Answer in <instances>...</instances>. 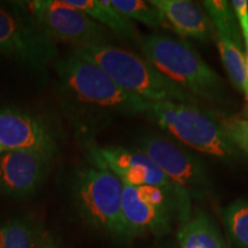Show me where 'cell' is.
I'll return each instance as SVG.
<instances>
[{
  "label": "cell",
  "mask_w": 248,
  "mask_h": 248,
  "mask_svg": "<svg viewBox=\"0 0 248 248\" xmlns=\"http://www.w3.org/2000/svg\"><path fill=\"white\" fill-rule=\"evenodd\" d=\"M53 67L62 109L85 144L111 120L146 115L150 109V101L125 92L97 64L74 52L58 59Z\"/></svg>",
  "instance_id": "obj_1"
},
{
  "label": "cell",
  "mask_w": 248,
  "mask_h": 248,
  "mask_svg": "<svg viewBox=\"0 0 248 248\" xmlns=\"http://www.w3.org/2000/svg\"><path fill=\"white\" fill-rule=\"evenodd\" d=\"M142 58L170 82L195 98L215 104H228L222 77L184 39L153 33L140 37Z\"/></svg>",
  "instance_id": "obj_2"
},
{
  "label": "cell",
  "mask_w": 248,
  "mask_h": 248,
  "mask_svg": "<svg viewBox=\"0 0 248 248\" xmlns=\"http://www.w3.org/2000/svg\"><path fill=\"white\" fill-rule=\"evenodd\" d=\"M74 53L93 62L121 89L150 102L195 104L197 98L173 84L139 55L109 44L83 46Z\"/></svg>",
  "instance_id": "obj_3"
},
{
  "label": "cell",
  "mask_w": 248,
  "mask_h": 248,
  "mask_svg": "<svg viewBox=\"0 0 248 248\" xmlns=\"http://www.w3.org/2000/svg\"><path fill=\"white\" fill-rule=\"evenodd\" d=\"M150 116L163 131L182 144L216 157L226 163L243 159V153L232 144L218 117L193 104L151 102Z\"/></svg>",
  "instance_id": "obj_4"
},
{
  "label": "cell",
  "mask_w": 248,
  "mask_h": 248,
  "mask_svg": "<svg viewBox=\"0 0 248 248\" xmlns=\"http://www.w3.org/2000/svg\"><path fill=\"white\" fill-rule=\"evenodd\" d=\"M73 198L82 221L117 239H129L122 216L123 183L114 173L95 167L77 170Z\"/></svg>",
  "instance_id": "obj_5"
},
{
  "label": "cell",
  "mask_w": 248,
  "mask_h": 248,
  "mask_svg": "<svg viewBox=\"0 0 248 248\" xmlns=\"http://www.w3.org/2000/svg\"><path fill=\"white\" fill-rule=\"evenodd\" d=\"M139 146L171 182L179 217L184 223L191 216V200L202 197L210 185L206 166L183 145L164 136L145 135Z\"/></svg>",
  "instance_id": "obj_6"
},
{
  "label": "cell",
  "mask_w": 248,
  "mask_h": 248,
  "mask_svg": "<svg viewBox=\"0 0 248 248\" xmlns=\"http://www.w3.org/2000/svg\"><path fill=\"white\" fill-rule=\"evenodd\" d=\"M0 55L42 76L58 60L57 44L39 29L23 2H0Z\"/></svg>",
  "instance_id": "obj_7"
},
{
  "label": "cell",
  "mask_w": 248,
  "mask_h": 248,
  "mask_svg": "<svg viewBox=\"0 0 248 248\" xmlns=\"http://www.w3.org/2000/svg\"><path fill=\"white\" fill-rule=\"evenodd\" d=\"M31 17L52 42L76 47L107 44V30L64 0L24 1Z\"/></svg>",
  "instance_id": "obj_8"
},
{
  "label": "cell",
  "mask_w": 248,
  "mask_h": 248,
  "mask_svg": "<svg viewBox=\"0 0 248 248\" xmlns=\"http://www.w3.org/2000/svg\"><path fill=\"white\" fill-rule=\"evenodd\" d=\"M175 194L157 186L123 184L122 216L128 238L144 233L162 235L170 230Z\"/></svg>",
  "instance_id": "obj_9"
},
{
  "label": "cell",
  "mask_w": 248,
  "mask_h": 248,
  "mask_svg": "<svg viewBox=\"0 0 248 248\" xmlns=\"http://www.w3.org/2000/svg\"><path fill=\"white\" fill-rule=\"evenodd\" d=\"M85 145L93 166L114 173L124 185L157 186L175 194L171 182L142 151L121 146H98L94 141Z\"/></svg>",
  "instance_id": "obj_10"
},
{
  "label": "cell",
  "mask_w": 248,
  "mask_h": 248,
  "mask_svg": "<svg viewBox=\"0 0 248 248\" xmlns=\"http://www.w3.org/2000/svg\"><path fill=\"white\" fill-rule=\"evenodd\" d=\"M202 6L215 29V40L223 66L232 85L243 93L246 99L248 113V78L245 64V45L233 7L231 2L226 0H204Z\"/></svg>",
  "instance_id": "obj_11"
},
{
  "label": "cell",
  "mask_w": 248,
  "mask_h": 248,
  "mask_svg": "<svg viewBox=\"0 0 248 248\" xmlns=\"http://www.w3.org/2000/svg\"><path fill=\"white\" fill-rule=\"evenodd\" d=\"M0 145L5 151H32L54 157L59 136L43 117L13 107H0Z\"/></svg>",
  "instance_id": "obj_12"
},
{
  "label": "cell",
  "mask_w": 248,
  "mask_h": 248,
  "mask_svg": "<svg viewBox=\"0 0 248 248\" xmlns=\"http://www.w3.org/2000/svg\"><path fill=\"white\" fill-rule=\"evenodd\" d=\"M52 160L49 155L32 151H5L0 155V191L15 199L35 194Z\"/></svg>",
  "instance_id": "obj_13"
},
{
  "label": "cell",
  "mask_w": 248,
  "mask_h": 248,
  "mask_svg": "<svg viewBox=\"0 0 248 248\" xmlns=\"http://www.w3.org/2000/svg\"><path fill=\"white\" fill-rule=\"evenodd\" d=\"M160 12L164 28L173 30L183 38L200 43L215 39V29L208 14L202 7L188 0H151Z\"/></svg>",
  "instance_id": "obj_14"
},
{
  "label": "cell",
  "mask_w": 248,
  "mask_h": 248,
  "mask_svg": "<svg viewBox=\"0 0 248 248\" xmlns=\"http://www.w3.org/2000/svg\"><path fill=\"white\" fill-rule=\"evenodd\" d=\"M67 5L78 9L93 21L108 28L123 38L139 43L137 28L130 18L117 11L110 0H64Z\"/></svg>",
  "instance_id": "obj_15"
},
{
  "label": "cell",
  "mask_w": 248,
  "mask_h": 248,
  "mask_svg": "<svg viewBox=\"0 0 248 248\" xmlns=\"http://www.w3.org/2000/svg\"><path fill=\"white\" fill-rule=\"evenodd\" d=\"M178 241L181 248H226L216 224L204 212L182 223Z\"/></svg>",
  "instance_id": "obj_16"
},
{
  "label": "cell",
  "mask_w": 248,
  "mask_h": 248,
  "mask_svg": "<svg viewBox=\"0 0 248 248\" xmlns=\"http://www.w3.org/2000/svg\"><path fill=\"white\" fill-rule=\"evenodd\" d=\"M226 233L237 248H248V199H238L222 212Z\"/></svg>",
  "instance_id": "obj_17"
},
{
  "label": "cell",
  "mask_w": 248,
  "mask_h": 248,
  "mask_svg": "<svg viewBox=\"0 0 248 248\" xmlns=\"http://www.w3.org/2000/svg\"><path fill=\"white\" fill-rule=\"evenodd\" d=\"M38 225L28 218H13L0 225V248H36Z\"/></svg>",
  "instance_id": "obj_18"
},
{
  "label": "cell",
  "mask_w": 248,
  "mask_h": 248,
  "mask_svg": "<svg viewBox=\"0 0 248 248\" xmlns=\"http://www.w3.org/2000/svg\"><path fill=\"white\" fill-rule=\"evenodd\" d=\"M111 5L124 16L132 21H138L152 29L164 28L160 12L150 1L142 0H110Z\"/></svg>",
  "instance_id": "obj_19"
},
{
  "label": "cell",
  "mask_w": 248,
  "mask_h": 248,
  "mask_svg": "<svg viewBox=\"0 0 248 248\" xmlns=\"http://www.w3.org/2000/svg\"><path fill=\"white\" fill-rule=\"evenodd\" d=\"M219 122L232 144L243 154L248 155V119L239 115H219Z\"/></svg>",
  "instance_id": "obj_20"
},
{
  "label": "cell",
  "mask_w": 248,
  "mask_h": 248,
  "mask_svg": "<svg viewBox=\"0 0 248 248\" xmlns=\"http://www.w3.org/2000/svg\"><path fill=\"white\" fill-rule=\"evenodd\" d=\"M230 2L239 23L243 38L248 39V1L247 0H232Z\"/></svg>",
  "instance_id": "obj_21"
},
{
  "label": "cell",
  "mask_w": 248,
  "mask_h": 248,
  "mask_svg": "<svg viewBox=\"0 0 248 248\" xmlns=\"http://www.w3.org/2000/svg\"><path fill=\"white\" fill-rule=\"evenodd\" d=\"M36 248H61L57 237L47 229L39 226Z\"/></svg>",
  "instance_id": "obj_22"
},
{
  "label": "cell",
  "mask_w": 248,
  "mask_h": 248,
  "mask_svg": "<svg viewBox=\"0 0 248 248\" xmlns=\"http://www.w3.org/2000/svg\"><path fill=\"white\" fill-rule=\"evenodd\" d=\"M4 152H5V150H4V147H2V146H1V145H0V155H1L2 153H4Z\"/></svg>",
  "instance_id": "obj_23"
}]
</instances>
